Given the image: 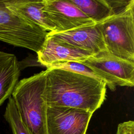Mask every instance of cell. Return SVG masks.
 I'll use <instances>...</instances> for the list:
<instances>
[{
	"mask_svg": "<svg viewBox=\"0 0 134 134\" xmlns=\"http://www.w3.org/2000/svg\"><path fill=\"white\" fill-rule=\"evenodd\" d=\"M36 54L39 61L47 68L65 62H80L94 55L88 51L60 43L48 35Z\"/></svg>",
	"mask_w": 134,
	"mask_h": 134,
	"instance_id": "cell-9",
	"label": "cell"
},
{
	"mask_svg": "<svg viewBox=\"0 0 134 134\" xmlns=\"http://www.w3.org/2000/svg\"><path fill=\"white\" fill-rule=\"evenodd\" d=\"M96 25L109 53L134 62V0L122 10Z\"/></svg>",
	"mask_w": 134,
	"mask_h": 134,
	"instance_id": "cell-3",
	"label": "cell"
},
{
	"mask_svg": "<svg viewBox=\"0 0 134 134\" xmlns=\"http://www.w3.org/2000/svg\"><path fill=\"white\" fill-rule=\"evenodd\" d=\"M116 134H134V122L129 120L120 123L117 127Z\"/></svg>",
	"mask_w": 134,
	"mask_h": 134,
	"instance_id": "cell-16",
	"label": "cell"
},
{
	"mask_svg": "<svg viewBox=\"0 0 134 134\" xmlns=\"http://www.w3.org/2000/svg\"><path fill=\"white\" fill-rule=\"evenodd\" d=\"M92 115L76 108L47 106V134H86Z\"/></svg>",
	"mask_w": 134,
	"mask_h": 134,
	"instance_id": "cell-6",
	"label": "cell"
},
{
	"mask_svg": "<svg viewBox=\"0 0 134 134\" xmlns=\"http://www.w3.org/2000/svg\"><path fill=\"white\" fill-rule=\"evenodd\" d=\"M96 23L114 14L107 0H70Z\"/></svg>",
	"mask_w": 134,
	"mask_h": 134,
	"instance_id": "cell-12",
	"label": "cell"
},
{
	"mask_svg": "<svg viewBox=\"0 0 134 134\" xmlns=\"http://www.w3.org/2000/svg\"><path fill=\"white\" fill-rule=\"evenodd\" d=\"M80 62L91 69L112 91L118 86L134 85V62L117 57L107 50Z\"/></svg>",
	"mask_w": 134,
	"mask_h": 134,
	"instance_id": "cell-5",
	"label": "cell"
},
{
	"mask_svg": "<svg viewBox=\"0 0 134 134\" xmlns=\"http://www.w3.org/2000/svg\"><path fill=\"white\" fill-rule=\"evenodd\" d=\"M59 69L69 71L72 72L86 75L96 80H101V79L96 75L91 69L85 66L81 62H69L63 63L54 64L50 66L47 69ZM104 82V81H103Z\"/></svg>",
	"mask_w": 134,
	"mask_h": 134,
	"instance_id": "cell-14",
	"label": "cell"
},
{
	"mask_svg": "<svg viewBox=\"0 0 134 134\" xmlns=\"http://www.w3.org/2000/svg\"><path fill=\"white\" fill-rule=\"evenodd\" d=\"M45 98L47 106L76 108L93 114L106 98L101 80L59 69H47Z\"/></svg>",
	"mask_w": 134,
	"mask_h": 134,
	"instance_id": "cell-1",
	"label": "cell"
},
{
	"mask_svg": "<svg viewBox=\"0 0 134 134\" xmlns=\"http://www.w3.org/2000/svg\"><path fill=\"white\" fill-rule=\"evenodd\" d=\"M43 11L55 26L53 33L68 31L96 24L70 0H44Z\"/></svg>",
	"mask_w": 134,
	"mask_h": 134,
	"instance_id": "cell-7",
	"label": "cell"
},
{
	"mask_svg": "<svg viewBox=\"0 0 134 134\" xmlns=\"http://www.w3.org/2000/svg\"><path fill=\"white\" fill-rule=\"evenodd\" d=\"M55 41L93 54L107 50L101 32L96 24L65 32H48Z\"/></svg>",
	"mask_w": 134,
	"mask_h": 134,
	"instance_id": "cell-8",
	"label": "cell"
},
{
	"mask_svg": "<svg viewBox=\"0 0 134 134\" xmlns=\"http://www.w3.org/2000/svg\"><path fill=\"white\" fill-rule=\"evenodd\" d=\"M4 117L9 124L13 134H31L23 122L12 96L8 98Z\"/></svg>",
	"mask_w": 134,
	"mask_h": 134,
	"instance_id": "cell-13",
	"label": "cell"
},
{
	"mask_svg": "<svg viewBox=\"0 0 134 134\" xmlns=\"http://www.w3.org/2000/svg\"><path fill=\"white\" fill-rule=\"evenodd\" d=\"M19 70L21 71L28 67H44L38 60L37 55L29 54L25 58L18 62Z\"/></svg>",
	"mask_w": 134,
	"mask_h": 134,
	"instance_id": "cell-15",
	"label": "cell"
},
{
	"mask_svg": "<svg viewBox=\"0 0 134 134\" xmlns=\"http://www.w3.org/2000/svg\"><path fill=\"white\" fill-rule=\"evenodd\" d=\"M6 7L48 32L55 31V26L43 11L44 0H4Z\"/></svg>",
	"mask_w": 134,
	"mask_h": 134,
	"instance_id": "cell-10",
	"label": "cell"
},
{
	"mask_svg": "<svg viewBox=\"0 0 134 134\" xmlns=\"http://www.w3.org/2000/svg\"><path fill=\"white\" fill-rule=\"evenodd\" d=\"M48 33L6 7L4 0H0V41L26 48L37 53Z\"/></svg>",
	"mask_w": 134,
	"mask_h": 134,
	"instance_id": "cell-4",
	"label": "cell"
},
{
	"mask_svg": "<svg viewBox=\"0 0 134 134\" xmlns=\"http://www.w3.org/2000/svg\"><path fill=\"white\" fill-rule=\"evenodd\" d=\"M46 73L42 71L21 79L12 94L20 117L31 134H47Z\"/></svg>",
	"mask_w": 134,
	"mask_h": 134,
	"instance_id": "cell-2",
	"label": "cell"
},
{
	"mask_svg": "<svg viewBox=\"0 0 134 134\" xmlns=\"http://www.w3.org/2000/svg\"><path fill=\"white\" fill-rule=\"evenodd\" d=\"M18 62L15 54L0 51V107L12 96L18 82Z\"/></svg>",
	"mask_w": 134,
	"mask_h": 134,
	"instance_id": "cell-11",
	"label": "cell"
}]
</instances>
